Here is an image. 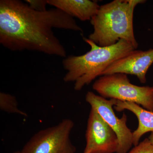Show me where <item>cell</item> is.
<instances>
[{
	"mask_svg": "<svg viewBox=\"0 0 153 153\" xmlns=\"http://www.w3.org/2000/svg\"><path fill=\"white\" fill-rule=\"evenodd\" d=\"M54 28L82 32L74 18L59 9L38 11L20 0L0 1V44L9 50L65 58L66 49Z\"/></svg>",
	"mask_w": 153,
	"mask_h": 153,
	"instance_id": "1",
	"label": "cell"
},
{
	"mask_svg": "<svg viewBox=\"0 0 153 153\" xmlns=\"http://www.w3.org/2000/svg\"><path fill=\"white\" fill-rule=\"evenodd\" d=\"M146 1L114 0L100 6L90 21L93 31L88 39L102 47L112 46L124 40L137 49L139 44L134 34V11L137 6Z\"/></svg>",
	"mask_w": 153,
	"mask_h": 153,
	"instance_id": "2",
	"label": "cell"
},
{
	"mask_svg": "<svg viewBox=\"0 0 153 153\" xmlns=\"http://www.w3.org/2000/svg\"><path fill=\"white\" fill-rule=\"evenodd\" d=\"M83 40L90 50L83 55H69L64 58L62 64L67 71L63 78L65 82H74V89L80 91L89 85L117 60L135 49L131 44L124 40L109 47L98 46L88 38Z\"/></svg>",
	"mask_w": 153,
	"mask_h": 153,
	"instance_id": "3",
	"label": "cell"
},
{
	"mask_svg": "<svg viewBox=\"0 0 153 153\" xmlns=\"http://www.w3.org/2000/svg\"><path fill=\"white\" fill-rule=\"evenodd\" d=\"M92 88L105 98L134 102L153 112V86L134 85L127 74L102 75L94 81Z\"/></svg>",
	"mask_w": 153,
	"mask_h": 153,
	"instance_id": "4",
	"label": "cell"
},
{
	"mask_svg": "<svg viewBox=\"0 0 153 153\" xmlns=\"http://www.w3.org/2000/svg\"><path fill=\"white\" fill-rule=\"evenodd\" d=\"M74 121L64 119L59 123L39 131L31 137L22 153H76L70 138Z\"/></svg>",
	"mask_w": 153,
	"mask_h": 153,
	"instance_id": "5",
	"label": "cell"
},
{
	"mask_svg": "<svg viewBox=\"0 0 153 153\" xmlns=\"http://www.w3.org/2000/svg\"><path fill=\"white\" fill-rule=\"evenodd\" d=\"M85 100L95 110L116 134L118 147L116 153H127L133 145V132L127 126V116L124 113L121 118L115 114L113 107L117 100L105 98L92 91H88Z\"/></svg>",
	"mask_w": 153,
	"mask_h": 153,
	"instance_id": "6",
	"label": "cell"
},
{
	"mask_svg": "<svg viewBox=\"0 0 153 153\" xmlns=\"http://www.w3.org/2000/svg\"><path fill=\"white\" fill-rule=\"evenodd\" d=\"M86 145L83 153H117L116 134L95 109L91 108L85 133Z\"/></svg>",
	"mask_w": 153,
	"mask_h": 153,
	"instance_id": "7",
	"label": "cell"
},
{
	"mask_svg": "<svg viewBox=\"0 0 153 153\" xmlns=\"http://www.w3.org/2000/svg\"><path fill=\"white\" fill-rule=\"evenodd\" d=\"M153 63V49L146 51L134 49L113 63L102 75L123 73L135 75L140 82H146V74Z\"/></svg>",
	"mask_w": 153,
	"mask_h": 153,
	"instance_id": "8",
	"label": "cell"
},
{
	"mask_svg": "<svg viewBox=\"0 0 153 153\" xmlns=\"http://www.w3.org/2000/svg\"><path fill=\"white\" fill-rule=\"evenodd\" d=\"M47 3L82 21H91L100 7L97 2L89 0H47Z\"/></svg>",
	"mask_w": 153,
	"mask_h": 153,
	"instance_id": "9",
	"label": "cell"
},
{
	"mask_svg": "<svg viewBox=\"0 0 153 153\" xmlns=\"http://www.w3.org/2000/svg\"><path fill=\"white\" fill-rule=\"evenodd\" d=\"M117 111L120 112L125 110L129 111L136 116L138 126L133 132V145L136 146L139 143L141 137L147 133L153 132V112L145 109L140 105L134 102L117 100L114 107Z\"/></svg>",
	"mask_w": 153,
	"mask_h": 153,
	"instance_id": "10",
	"label": "cell"
},
{
	"mask_svg": "<svg viewBox=\"0 0 153 153\" xmlns=\"http://www.w3.org/2000/svg\"><path fill=\"white\" fill-rule=\"evenodd\" d=\"M0 108L1 110L9 113L17 114L27 117V114L18 108V101L16 97L5 92L0 93Z\"/></svg>",
	"mask_w": 153,
	"mask_h": 153,
	"instance_id": "11",
	"label": "cell"
},
{
	"mask_svg": "<svg viewBox=\"0 0 153 153\" xmlns=\"http://www.w3.org/2000/svg\"><path fill=\"white\" fill-rule=\"evenodd\" d=\"M128 153H153V144L147 138Z\"/></svg>",
	"mask_w": 153,
	"mask_h": 153,
	"instance_id": "12",
	"label": "cell"
},
{
	"mask_svg": "<svg viewBox=\"0 0 153 153\" xmlns=\"http://www.w3.org/2000/svg\"><path fill=\"white\" fill-rule=\"evenodd\" d=\"M26 2L34 10L38 11L47 10V0H26Z\"/></svg>",
	"mask_w": 153,
	"mask_h": 153,
	"instance_id": "13",
	"label": "cell"
},
{
	"mask_svg": "<svg viewBox=\"0 0 153 153\" xmlns=\"http://www.w3.org/2000/svg\"><path fill=\"white\" fill-rule=\"evenodd\" d=\"M148 138L149 139V140L150 141L151 143L153 144V132L151 133L149 137Z\"/></svg>",
	"mask_w": 153,
	"mask_h": 153,
	"instance_id": "14",
	"label": "cell"
},
{
	"mask_svg": "<svg viewBox=\"0 0 153 153\" xmlns=\"http://www.w3.org/2000/svg\"><path fill=\"white\" fill-rule=\"evenodd\" d=\"M11 153H22L21 152V151H16V152H13Z\"/></svg>",
	"mask_w": 153,
	"mask_h": 153,
	"instance_id": "15",
	"label": "cell"
}]
</instances>
